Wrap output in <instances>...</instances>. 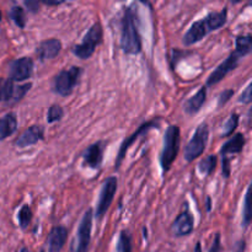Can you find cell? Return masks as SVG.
Returning <instances> with one entry per match:
<instances>
[{"label": "cell", "mask_w": 252, "mask_h": 252, "mask_svg": "<svg viewBox=\"0 0 252 252\" xmlns=\"http://www.w3.org/2000/svg\"><path fill=\"white\" fill-rule=\"evenodd\" d=\"M198 167H199V171H201L202 174L208 176V175H211L212 172L216 170L217 157L216 155H209V157H207L206 159H203L201 162H199Z\"/></svg>", "instance_id": "obj_22"}, {"label": "cell", "mask_w": 252, "mask_h": 252, "mask_svg": "<svg viewBox=\"0 0 252 252\" xmlns=\"http://www.w3.org/2000/svg\"><path fill=\"white\" fill-rule=\"evenodd\" d=\"M239 101H240L241 103H250L252 101V81L250 83V85H249L248 88L243 91V94H241Z\"/></svg>", "instance_id": "obj_29"}, {"label": "cell", "mask_w": 252, "mask_h": 252, "mask_svg": "<svg viewBox=\"0 0 252 252\" xmlns=\"http://www.w3.org/2000/svg\"><path fill=\"white\" fill-rule=\"evenodd\" d=\"M93 229V211L88 209L78 229L76 240L73 245V252H88Z\"/></svg>", "instance_id": "obj_6"}, {"label": "cell", "mask_w": 252, "mask_h": 252, "mask_svg": "<svg viewBox=\"0 0 252 252\" xmlns=\"http://www.w3.org/2000/svg\"><path fill=\"white\" fill-rule=\"evenodd\" d=\"M233 95H234V91H233V90H225V91H223V93L220 94V96H219L218 105H219V106H223L224 103H226L229 100H230L231 96H233Z\"/></svg>", "instance_id": "obj_30"}, {"label": "cell", "mask_w": 252, "mask_h": 252, "mask_svg": "<svg viewBox=\"0 0 252 252\" xmlns=\"http://www.w3.org/2000/svg\"><path fill=\"white\" fill-rule=\"evenodd\" d=\"M20 252H30V251H29V249H27V248H22L21 250H20Z\"/></svg>", "instance_id": "obj_38"}, {"label": "cell", "mask_w": 252, "mask_h": 252, "mask_svg": "<svg viewBox=\"0 0 252 252\" xmlns=\"http://www.w3.org/2000/svg\"><path fill=\"white\" fill-rule=\"evenodd\" d=\"M62 49V42L56 38L46 39V41L41 42L37 48V54H38L39 59L46 61V59H53L59 54Z\"/></svg>", "instance_id": "obj_16"}, {"label": "cell", "mask_w": 252, "mask_h": 252, "mask_svg": "<svg viewBox=\"0 0 252 252\" xmlns=\"http://www.w3.org/2000/svg\"><path fill=\"white\" fill-rule=\"evenodd\" d=\"M140 1H142V2H144V4H147V2H148V0H140Z\"/></svg>", "instance_id": "obj_41"}, {"label": "cell", "mask_w": 252, "mask_h": 252, "mask_svg": "<svg viewBox=\"0 0 252 252\" xmlns=\"http://www.w3.org/2000/svg\"><path fill=\"white\" fill-rule=\"evenodd\" d=\"M41 252H44V250H41Z\"/></svg>", "instance_id": "obj_43"}, {"label": "cell", "mask_w": 252, "mask_h": 252, "mask_svg": "<svg viewBox=\"0 0 252 252\" xmlns=\"http://www.w3.org/2000/svg\"><path fill=\"white\" fill-rule=\"evenodd\" d=\"M180 150V128L177 126H170L166 129L164 138V148H162L160 162L165 172L169 171L174 164Z\"/></svg>", "instance_id": "obj_2"}, {"label": "cell", "mask_w": 252, "mask_h": 252, "mask_svg": "<svg viewBox=\"0 0 252 252\" xmlns=\"http://www.w3.org/2000/svg\"><path fill=\"white\" fill-rule=\"evenodd\" d=\"M19 224L21 229H26L32 220V211L29 206H24L19 212Z\"/></svg>", "instance_id": "obj_25"}, {"label": "cell", "mask_w": 252, "mask_h": 252, "mask_svg": "<svg viewBox=\"0 0 252 252\" xmlns=\"http://www.w3.org/2000/svg\"><path fill=\"white\" fill-rule=\"evenodd\" d=\"M244 250H245V241L241 240L235 245V251L234 252H244Z\"/></svg>", "instance_id": "obj_35"}, {"label": "cell", "mask_w": 252, "mask_h": 252, "mask_svg": "<svg viewBox=\"0 0 252 252\" xmlns=\"http://www.w3.org/2000/svg\"><path fill=\"white\" fill-rule=\"evenodd\" d=\"M194 220L193 216L189 211H185L175 219L174 224L171 225V233L174 236H186L193 231Z\"/></svg>", "instance_id": "obj_11"}, {"label": "cell", "mask_w": 252, "mask_h": 252, "mask_svg": "<svg viewBox=\"0 0 252 252\" xmlns=\"http://www.w3.org/2000/svg\"><path fill=\"white\" fill-rule=\"evenodd\" d=\"M121 47L126 54H138L142 51V39L138 32L135 14L132 9L126 10L123 16Z\"/></svg>", "instance_id": "obj_1"}, {"label": "cell", "mask_w": 252, "mask_h": 252, "mask_svg": "<svg viewBox=\"0 0 252 252\" xmlns=\"http://www.w3.org/2000/svg\"><path fill=\"white\" fill-rule=\"evenodd\" d=\"M236 52L241 57L252 52V36H239L236 38Z\"/></svg>", "instance_id": "obj_21"}, {"label": "cell", "mask_w": 252, "mask_h": 252, "mask_svg": "<svg viewBox=\"0 0 252 252\" xmlns=\"http://www.w3.org/2000/svg\"><path fill=\"white\" fill-rule=\"evenodd\" d=\"M252 221V184L249 186L245 194V202H244L243 212V226L248 228Z\"/></svg>", "instance_id": "obj_20"}, {"label": "cell", "mask_w": 252, "mask_h": 252, "mask_svg": "<svg viewBox=\"0 0 252 252\" xmlns=\"http://www.w3.org/2000/svg\"><path fill=\"white\" fill-rule=\"evenodd\" d=\"M157 127H158V125L155 122H147V123H144V125H142L139 128H138L137 132L133 133V134L130 135V137L128 138V139H126L125 142H123L122 147H121L120 152H118L117 160H116V169H118V167L121 166V164H122L123 159H125L126 153H127V150L129 149V147H130V145H132V143L134 142V140L137 139V138L139 137V135H142L143 133L148 132V130L152 129V128H157Z\"/></svg>", "instance_id": "obj_14"}, {"label": "cell", "mask_w": 252, "mask_h": 252, "mask_svg": "<svg viewBox=\"0 0 252 252\" xmlns=\"http://www.w3.org/2000/svg\"><path fill=\"white\" fill-rule=\"evenodd\" d=\"M103 149H105V145L101 142L95 143L90 148H88L84 153V165L91 169L100 167L103 158Z\"/></svg>", "instance_id": "obj_13"}, {"label": "cell", "mask_w": 252, "mask_h": 252, "mask_svg": "<svg viewBox=\"0 0 252 252\" xmlns=\"http://www.w3.org/2000/svg\"><path fill=\"white\" fill-rule=\"evenodd\" d=\"M68 238V230L64 226H54L49 233L47 244L48 252H61Z\"/></svg>", "instance_id": "obj_15"}, {"label": "cell", "mask_w": 252, "mask_h": 252, "mask_svg": "<svg viewBox=\"0 0 252 252\" xmlns=\"http://www.w3.org/2000/svg\"><path fill=\"white\" fill-rule=\"evenodd\" d=\"M65 1H68V0H41V2L48 5V6H57V5H61Z\"/></svg>", "instance_id": "obj_33"}, {"label": "cell", "mask_w": 252, "mask_h": 252, "mask_svg": "<svg viewBox=\"0 0 252 252\" xmlns=\"http://www.w3.org/2000/svg\"><path fill=\"white\" fill-rule=\"evenodd\" d=\"M10 17H11L12 21L20 27V29H24L25 25H26V17H25V11L21 6H14L10 10Z\"/></svg>", "instance_id": "obj_24"}, {"label": "cell", "mask_w": 252, "mask_h": 252, "mask_svg": "<svg viewBox=\"0 0 252 252\" xmlns=\"http://www.w3.org/2000/svg\"><path fill=\"white\" fill-rule=\"evenodd\" d=\"M194 252H202L201 243H197V244H196V248H194Z\"/></svg>", "instance_id": "obj_37"}, {"label": "cell", "mask_w": 252, "mask_h": 252, "mask_svg": "<svg viewBox=\"0 0 252 252\" xmlns=\"http://www.w3.org/2000/svg\"><path fill=\"white\" fill-rule=\"evenodd\" d=\"M249 117H250V120H252V107H251V110L249 111Z\"/></svg>", "instance_id": "obj_39"}, {"label": "cell", "mask_w": 252, "mask_h": 252, "mask_svg": "<svg viewBox=\"0 0 252 252\" xmlns=\"http://www.w3.org/2000/svg\"><path fill=\"white\" fill-rule=\"evenodd\" d=\"M240 58H241V56L238 53V52L236 51L233 52V53H231L230 56H229L228 58H226L225 61H224L223 63H221L220 65H219L218 68H217L216 70H214L213 73L209 75L206 86L216 85V84H218L219 81L223 80V79L225 78V76L228 75L231 70H234V69L238 66Z\"/></svg>", "instance_id": "obj_8"}, {"label": "cell", "mask_w": 252, "mask_h": 252, "mask_svg": "<svg viewBox=\"0 0 252 252\" xmlns=\"http://www.w3.org/2000/svg\"><path fill=\"white\" fill-rule=\"evenodd\" d=\"M212 31H213V29H212L211 24H209L208 19L206 16L204 19L196 21L189 27V30L186 32V34L184 37V43L186 46H191V44L197 43V42L203 39L206 37V34H208Z\"/></svg>", "instance_id": "obj_10"}, {"label": "cell", "mask_w": 252, "mask_h": 252, "mask_svg": "<svg viewBox=\"0 0 252 252\" xmlns=\"http://www.w3.org/2000/svg\"><path fill=\"white\" fill-rule=\"evenodd\" d=\"M0 20H1V12H0Z\"/></svg>", "instance_id": "obj_42"}, {"label": "cell", "mask_w": 252, "mask_h": 252, "mask_svg": "<svg viewBox=\"0 0 252 252\" xmlns=\"http://www.w3.org/2000/svg\"><path fill=\"white\" fill-rule=\"evenodd\" d=\"M244 145H245V138H244V135L241 133H239V134L234 135L229 142H226L221 147L220 154L223 157L229 154H238V153H240L243 150Z\"/></svg>", "instance_id": "obj_19"}, {"label": "cell", "mask_w": 252, "mask_h": 252, "mask_svg": "<svg viewBox=\"0 0 252 252\" xmlns=\"http://www.w3.org/2000/svg\"><path fill=\"white\" fill-rule=\"evenodd\" d=\"M208 125H207V123H202V125L197 128L193 137H192V139L189 140L186 149H185V159H186L187 161H193V160H196L197 158L201 157V155L203 154L204 149H206L207 140H208Z\"/></svg>", "instance_id": "obj_4"}, {"label": "cell", "mask_w": 252, "mask_h": 252, "mask_svg": "<svg viewBox=\"0 0 252 252\" xmlns=\"http://www.w3.org/2000/svg\"><path fill=\"white\" fill-rule=\"evenodd\" d=\"M101 39H102V27L100 24H95L85 34L83 42L74 47V54L81 59L90 58L97 44H100Z\"/></svg>", "instance_id": "obj_3"}, {"label": "cell", "mask_w": 252, "mask_h": 252, "mask_svg": "<svg viewBox=\"0 0 252 252\" xmlns=\"http://www.w3.org/2000/svg\"><path fill=\"white\" fill-rule=\"evenodd\" d=\"M33 73V62L31 58H20L10 63L9 76L14 81H24L31 78Z\"/></svg>", "instance_id": "obj_9"}, {"label": "cell", "mask_w": 252, "mask_h": 252, "mask_svg": "<svg viewBox=\"0 0 252 252\" xmlns=\"http://www.w3.org/2000/svg\"><path fill=\"white\" fill-rule=\"evenodd\" d=\"M44 137V129L41 126H32V127L27 128L21 135L16 139L15 144L19 148H26L30 145H33L38 143L39 140L43 139Z\"/></svg>", "instance_id": "obj_12"}, {"label": "cell", "mask_w": 252, "mask_h": 252, "mask_svg": "<svg viewBox=\"0 0 252 252\" xmlns=\"http://www.w3.org/2000/svg\"><path fill=\"white\" fill-rule=\"evenodd\" d=\"M219 251H220V234L217 233L216 236H214L212 248L209 249V252H219Z\"/></svg>", "instance_id": "obj_32"}, {"label": "cell", "mask_w": 252, "mask_h": 252, "mask_svg": "<svg viewBox=\"0 0 252 252\" xmlns=\"http://www.w3.org/2000/svg\"><path fill=\"white\" fill-rule=\"evenodd\" d=\"M238 125H239V116L236 115V113H233V115L230 116V118L226 121L225 125H224V129L223 132H221V135H223V137H228V135L233 134L234 130H235L236 127H238Z\"/></svg>", "instance_id": "obj_26"}, {"label": "cell", "mask_w": 252, "mask_h": 252, "mask_svg": "<svg viewBox=\"0 0 252 252\" xmlns=\"http://www.w3.org/2000/svg\"><path fill=\"white\" fill-rule=\"evenodd\" d=\"M207 98V86H203L198 90V93L193 96V97L189 98L186 103H185V111H186L189 115H193V113L198 112L199 110L203 106L204 101Z\"/></svg>", "instance_id": "obj_18"}, {"label": "cell", "mask_w": 252, "mask_h": 252, "mask_svg": "<svg viewBox=\"0 0 252 252\" xmlns=\"http://www.w3.org/2000/svg\"><path fill=\"white\" fill-rule=\"evenodd\" d=\"M4 79L0 78V101L2 100V89H4Z\"/></svg>", "instance_id": "obj_36"}, {"label": "cell", "mask_w": 252, "mask_h": 252, "mask_svg": "<svg viewBox=\"0 0 252 252\" xmlns=\"http://www.w3.org/2000/svg\"><path fill=\"white\" fill-rule=\"evenodd\" d=\"M25 5L27 9L31 12H37L39 9V1L38 0H25Z\"/></svg>", "instance_id": "obj_31"}, {"label": "cell", "mask_w": 252, "mask_h": 252, "mask_svg": "<svg viewBox=\"0 0 252 252\" xmlns=\"http://www.w3.org/2000/svg\"><path fill=\"white\" fill-rule=\"evenodd\" d=\"M81 74V69L78 66H73L69 70H63L54 79V91L61 96H68L73 93L79 76Z\"/></svg>", "instance_id": "obj_5"}, {"label": "cell", "mask_w": 252, "mask_h": 252, "mask_svg": "<svg viewBox=\"0 0 252 252\" xmlns=\"http://www.w3.org/2000/svg\"><path fill=\"white\" fill-rule=\"evenodd\" d=\"M231 2H233V4H236V2H239V1H241V0H230Z\"/></svg>", "instance_id": "obj_40"}, {"label": "cell", "mask_w": 252, "mask_h": 252, "mask_svg": "<svg viewBox=\"0 0 252 252\" xmlns=\"http://www.w3.org/2000/svg\"><path fill=\"white\" fill-rule=\"evenodd\" d=\"M117 252H132V240L128 231H121L117 243Z\"/></svg>", "instance_id": "obj_23"}, {"label": "cell", "mask_w": 252, "mask_h": 252, "mask_svg": "<svg viewBox=\"0 0 252 252\" xmlns=\"http://www.w3.org/2000/svg\"><path fill=\"white\" fill-rule=\"evenodd\" d=\"M116 189H117V179L116 177H108L103 182L102 189H101L100 198H98L97 208H96V217L102 218L106 214V212L110 208L111 203L115 197Z\"/></svg>", "instance_id": "obj_7"}, {"label": "cell", "mask_w": 252, "mask_h": 252, "mask_svg": "<svg viewBox=\"0 0 252 252\" xmlns=\"http://www.w3.org/2000/svg\"><path fill=\"white\" fill-rule=\"evenodd\" d=\"M31 84H24V85H19L15 88V93H14V97H12L11 102L10 103H16L19 102L20 100H21L22 97H24L25 95H26L27 91L31 89Z\"/></svg>", "instance_id": "obj_28"}, {"label": "cell", "mask_w": 252, "mask_h": 252, "mask_svg": "<svg viewBox=\"0 0 252 252\" xmlns=\"http://www.w3.org/2000/svg\"><path fill=\"white\" fill-rule=\"evenodd\" d=\"M17 129V118L15 113H7L0 118V140L6 139Z\"/></svg>", "instance_id": "obj_17"}, {"label": "cell", "mask_w": 252, "mask_h": 252, "mask_svg": "<svg viewBox=\"0 0 252 252\" xmlns=\"http://www.w3.org/2000/svg\"><path fill=\"white\" fill-rule=\"evenodd\" d=\"M223 174L225 177H229L230 175V166H229V160L226 158H224L223 160Z\"/></svg>", "instance_id": "obj_34"}, {"label": "cell", "mask_w": 252, "mask_h": 252, "mask_svg": "<svg viewBox=\"0 0 252 252\" xmlns=\"http://www.w3.org/2000/svg\"><path fill=\"white\" fill-rule=\"evenodd\" d=\"M63 115H64L63 108L58 105H53L49 107L48 115H47V121H48V123H54L57 122V121L62 120Z\"/></svg>", "instance_id": "obj_27"}]
</instances>
